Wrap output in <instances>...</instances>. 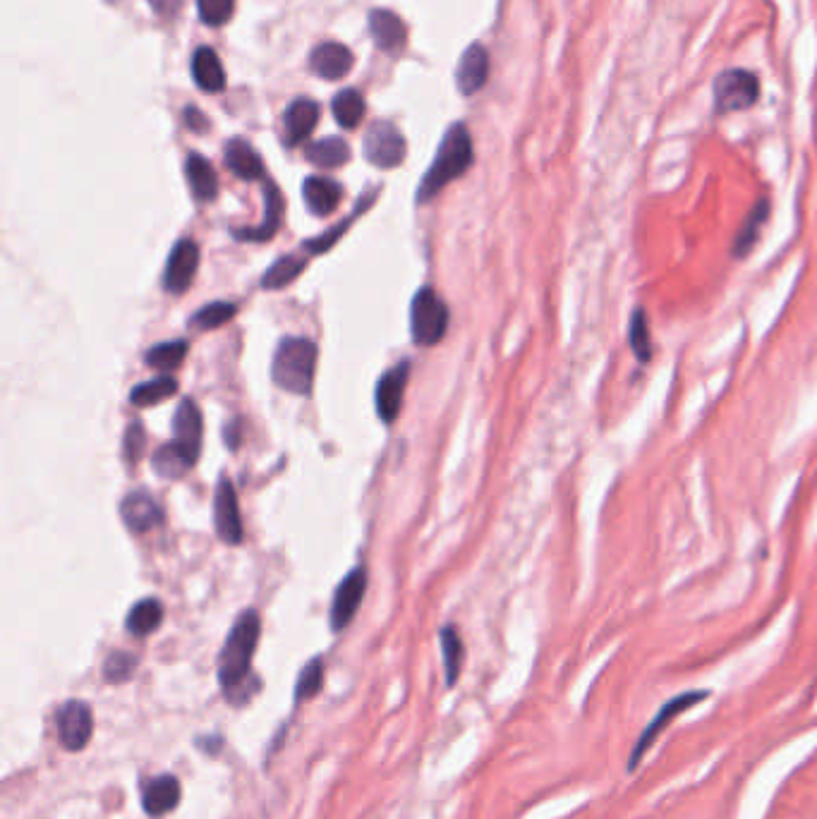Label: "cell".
<instances>
[{"label":"cell","mask_w":817,"mask_h":819,"mask_svg":"<svg viewBox=\"0 0 817 819\" xmlns=\"http://www.w3.org/2000/svg\"><path fill=\"white\" fill-rule=\"evenodd\" d=\"M259 630H262V623H259L257 611H245L228 633V640L219 657V683L228 700L247 702L252 697L245 685L252 676V659L259 642Z\"/></svg>","instance_id":"6da1fadb"},{"label":"cell","mask_w":817,"mask_h":819,"mask_svg":"<svg viewBox=\"0 0 817 819\" xmlns=\"http://www.w3.org/2000/svg\"><path fill=\"white\" fill-rule=\"evenodd\" d=\"M472 159H475V154H472V139L468 127L463 123L453 125L451 130L446 132L444 142H441L437 159H434L425 180H422L417 199H420V202H429V199L444 190L451 180L461 178V175L472 166Z\"/></svg>","instance_id":"7a4b0ae2"},{"label":"cell","mask_w":817,"mask_h":819,"mask_svg":"<svg viewBox=\"0 0 817 819\" xmlns=\"http://www.w3.org/2000/svg\"><path fill=\"white\" fill-rule=\"evenodd\" d=\"M314 369H317V348L307 338H286L276 348L271 376L276 386L295 396H310Z\"/></svg>","instance_id":"3957f363"},{"label":"cell","mask_w":817,"mask_h":819,"mask_svg":"<svg viewBox=\"0 0 817 819\" xmlns=\"http://www.w3.org/2000/svg\"><path fill=\"white\" fill-rule=\"evenodd\" d=\"M714 111L741 113L760 101V77L750 70H724L712 84Z\"/></svg>","instance_id":"277c9868"},{"label":"cell","mask_w":817,"mask_h":819,"mask_svg":"<svg viewBox=\"0 0 817 819\" xmlns=\"http://www.w3.org/2000/svg\"><path fill=\"white\" fill-rule=\"evenodd\" d=\"M449 326L446 302L432 288L417 290L410 307V331L417 345H437Z\"/></svg>","instance_id":"5b68a950"},{"label":"cell","mask_w":817,"mask_h":819,"mask_svg":"<svg viewBox=\"0 0 817 819\" xmlns=\"http://www.w3.org/2000/svg\"><path fill=\"white\" fill-rule=\"evenodd\" d=\"M707 697H710V693H705V690H691V693L676 695L674 700H669L667 705L659 709V712L655 714V719H652L650 724L645 726L643 736L635 740L633 752H631V760H628V769H631V772H635V769H638L640 760H643V757L647 755V750H650L652 745H655V740H657L659 736H662L664 731H667L671 721H674L676 717H681L683 712H688V709L698 705V702L707 700Z\"/></svg>","instance_id":"8992f818"},{"label":"cell","mask_w":817,"mask_h":819,"mask_svg":"<svg viewBox=\"0 0 817 819\" xmlns=\"http://www.w3.org/2000/svg\"><path fill=\"white\" fill-rule=\"evenodd\" d=\"M58 740L65 750L80 752L94 736V714L87 702L70 700L56 712Z\"/></svg>","instance_id":"52a82bcc"},{"label":"cell","mask_w":817,"mask_h":819,"mask_svg":"<svg viewBox=\"0 0 817 819\" xmlns=\"http://www.w3.org/2000/svg\"><path fill=\"white\" fill-rule=\"evenodd\" d=\"M365 156L372 166L391 171V168L401 166L405 159V137L393 123L377 120L374 125H369L365 135Z\"/></svg>","instance_id":"ba28073f"},{"label":"cell","mask_w":817,"mask_h":819,"mask_svg":"<svg viewBox=\"0 0 817 819\" xmlns=\"http://www.w3.org/2000/svg\"><path fill=\"white\" fill-rule=\"evenodd\" d=\"M367 590V573L362 568L350 570V573L343 578L341 585L334 594V604H331V628L343 630L350 626L357 609H360L362 597H365Z\"/></svg>","instance_id":"9c48e42d"},{"label":"cell","mask_w":817,"mask_h":819,"mask_svg":"<svg viewBox=\"0 0 817 819\" xmlns=\"http://www.w3.org/2000/svg\"><path fill=\"white\" fill-rule=\"evenodd\" d=\"M199 266V247L192 240H180L168 257L166 271H163V288L171 295H183L195 281Z\"/></svg>","instance_id":"30bf717a"},{"label":"cell","mask_w":817,"mask_h":819,"mask_svg":"<svg viewBox=\"0 0 817 819\" xmlns=\"http://www.w3.org/2000/svg\"><path fill=\"white\" fill-rule=\"evenodd\" d=\"M214 523L216 532L226 544H240L242 539V520L238 508V494L228 479H221L216 487L214 499Z\"/></svg>","instance_id":"8fae6325"},{"label":"cell","mask_w":817,"mask_h":819,"mask_svg":"<svg viewBox=\"0 0 817 819\" xmlns=\"http://www.w3.org/2000/svg\"><path fill=\"white\" fill-rule=\"evenodd\" d=\"M408 362L396 364L391 372H386L379 379L377 393H374V403H377V412L384 422H393L401 412L403 403V391H405V381H408Z\"/></svg>","instance_id":"7c38bea8"},{"label":"cell","mask_w":817,"mask_h":819,"mask_svg":"<svg viewBox=\"0 0 817 819\" xmlns=\"http://www.w3.org/2000/svg\"><path fill=\"white\" fill-rule=\"evenodd\" d=\"M180 798H183V788H180V781L171 774H163L151 779L147 788L142 793V805L144 812L149 817H166L168 812H173L178 808Z\"/></svg>","instance_id":"4fadbf2b"},{"label":"cell","mask_w":817,"mask_h":819,"mask_svg":"<svg viewBox=\"0 0 817 819\" xmlns=\"http://www.w3.org/2000/svg\"><path fill=\"white\" fill-rule=\"evenodd\" d=\"M120 515H123V523L127 525V530L135 532V535H142V532L151 530V527L161 525L163 520L159 503L151 499L149 494H144V491H132V494H127L123 506H120Z\"/></svg>","instance_id":"5bb4252c"},{"label":"cell","mask_w":817,"mask_h":819,"mask_svg":"<svg viewBox=\"0 0 817 819\" xmlns=\"http://www.w3.org/2000/svg\"><path fill=\"white\" fill-rule=\"evenodd\" d=\"M310 68L322 80H341L353 68V53H350L348 46L326 41V44H319L312 51Z\"/></svg>","instance_id":"9a60e30c"},{"label":"cell","mask_w":817,"mask_h":819,"mask_svg":"<svg viewBox=\"0 0 817 819\" xmlns=\"http://www.w3.org/2000/svg\"><path fill=\"white\" fill-rule=\"evenodd\" d=\"M175 444L190 455L192 463H197L199 448H202V412L192 400H183L173 420Z\"/></svg>","instance_id":"2e32d148"},{"label":"cell","mask_w":817,"mask_h":819,"mask_svg":"<svg viewBox=\"0 0 817 819\" xmlns=\"http://www.w3.org/2000/svg\"><path fill=\"white\" fill-rule=\"evenodd\" d=\"M283 197L278 192L276 185L266 182L264 185V221L262 226L257 228H238L235 230V238L247 240V242H266L276 235V230L281 228L283 221Z\"/></svg>","instance_id":"e0dca14e"},{"label":"cell","mask_w":817,"mask_h":819,"mask_svg":"<svg viewBox=\"0 0 817 819\" xmlns=\"http://www.w3.org/2000/svg\"><path fill=\"white\" fill-rule=\"evenodd\" d=\"M489 77V53L482 44L468 46L463 53L461 63H458V89L465 96H472L487 84Z\"/></svg>","instance_id":"ac0fdd59"},{"label":"cell","mask_w":817,"mask_h":819,"mask_svg":"<svg viewBox=\"0 0 817 819\" xmlns=\"http://www.w3.org/2000/svg\"><path fill=\"white\" fill-rule=\"evenodd\" d=\"M369 32H372L374 44L386 53H398L405 46V24L391 10L369 12Z\"/></svg>","instance_id":"d6986e66"},{"label":"cell","mask_w":817,"mask_h":819,"mask_svg":"<svg viewBox=\"0 0 817 819\" xmlns=\"http://www.w3.org/2000/svg\"><path fill=\"white\" fill-rule=\"evenodd\" d=\"M302 194H305L307 209H310L314 216H331L338 209V204H341L343 187L338 185L336 180L322 178V175H312V178L305 180Z\"/></svg>","instance_id":"ffe728a7"},{"label":"cell","mask_w":817,"mask_h":819,"mask_svg":"<svg viewBox=\"0 0 817 819\" xmlns=\"http://www.w3.org/2000/svg\"><path fill=\"white\" fill-rule=\"evenodd\" d=\"M319 123V106L312 99H295L286 111V139L290 147H298L312 135Z\"/></svg>","instance_id":"44dd1931"},{"label":"cell","mask_w":817,"mask_h":819,"mask_svg":"<svg viewBox=\"0 0 817 819\" xmlns=\"http://www.w3.org/2000/svg\"><path fill=\"white\" fill-rule=\"evenodd\" d=\"M192 77H195L197 87L209 94H219L226 87V70H223L221 58L207 46L197 48L192 56Z\"/></svg>","instance_id":"7402d4cb"},{"label":"cell","mask_w":817,"mask_h":819,"mask_svg":"<svg viewBox=\"0 0 817 819\" xmlns=\"http://www.w3.org/2000/svg\"><path fill=\"white\" fill-rule=\"evenodd\" d=\"M185 175L199 202H211L219 194V178L211 163L199 154H190L185 161Z\"/></svg>","instance_id":"603a6c76"},{"label":"cell","mask_w":817,"mask_h":819,"mask_svg":"<svg viewBox=\"0 0 817 819\" xmlns=\"http://www.w3.org/2000/svg\"><path fill=\"white\" fill-rule=\"evenodd\" d=\"M226 163L228 168L242 180H259L264 178V163L262 156L254 151L245 139H233L226 147Z\"/></svg>","instance_id":"cb8c5ba5"},{"label":"cell","mask_w":817,"mask_h":819,"mask_svg":"<svg viewBox=\"0 0 817 819\" xmlns=\"http://www.w3.org/2000/svg\"><path fill=\"white\" fill-rule=\"evenodd\" d=\"M767 218H770V202H767V199H762V202H758L753 206V211H750V214L746 216L743 226L738 228V233L734 238V250H731V252H734V257H738V259L748 257V252L753 250L755 242H758V238H760L762 228H765Z\"/></svg>","instance_id":"d4e9b609"},{"label":"cell","mask_w":817,"mask_h":819,"mask_svg":"<svg viewBox=\"0 0 817 819\" xmlns=\"http://www.w3.org/2000/svg\"><path fill=\"white\" fill-rule=\"evenodd\" d=\"M161 621H163V606L159 599H142V602L130 609L125 626L132 635L144 637V635L154 633V630H159Z\"/></svg>","instance_id":"484cf974"},{"label":"cell","mask_w":817,"mask_h":819,"mask_svg":"<svg viewBox=\"0 0 817 819\" xmlns=\"http://www.w3.org/2000/svg\"><path fill=\"white\" fill-rule=\"evenodd\" d=\"M307 159H310L314 166L329 171V168H341L343 163H348L350 149L341 137H326L307 147Z\"/></svg>","instance_id":"4316f807"},{"label":"cell","mask_w":817,"mask_h":819,"mask_svg":"<svg viewBox=\"0 0 817 819\" xmlns=\"http://www.w3.org/2000/svg\"><path fill=\"white\" fill-rule=\"evenodd\" d=\"M331 111H334L338 125L346 127V130H355L362 123V118H365V99H362L360 91L343 89L341 94H336L334 103H331Z\"/></svg>","instance_id":"83f0119b"},{"label":"cell","mask_w":817,"mask_h":819,"mask_svg":"<svg viewBox=\"0 0 817 819\" xmlns=\"http://www.w3.org/2000/svg\"><path fill=\"white\" fill-rule=\"evenodd\" d=\"M441 654H444V669H446V685H456L461 678L463 661H465V647L461 635L453 628L441 630Z\"/></svg>","instance_id":"f1b7e54d"},{"label":"cell","mask_w":817,"mask_h":819,"mask_svg":"<svg viewBox=\"0 0 817 819\" xmlns=\"http://www.w3.org/2000/svg\"><path fill=\"white\" fill-rule=\"evenodd\" d=\"M305 266H307L305 257H300V254H286V257L278 259V262L264 273L262 288H266V290L286 288L288 283H293L295 278L300 276Z\"/></svg>","instance_id":"f546056e"},{"label":"cell","mask_w":817,"mask_h":819,"mask_svg":"<svg viewBox=\"0 0 817 819\" xmlns=\"http://www.w3.org/2000/svg\"><path fill=\"white\" fill-rule=\"evenodd\" d=\"M192 465H195V463L190 460V455H187L183 448L175 444V441H173V444L161 446L154 455V470L159 472L163 479L183 477Z\"/></svg>","instance_id":"4dcf8cb0"},{"label":"cell","mask_w":817,"mask_h":819,"mask_svg":"<svg viewBox=\"0 0 817 819\" xmlns=\"http://www.w3.org/2000/svg\"><path fill=\"white\" fill-rule=\"evenodd\" d=\"M175 391H178V381H175L173 376H159V379H151L147 384H139L132 388L130 400L137 408H147V405L163 403V400L171 398Z\"/></svg>","instance_id":"1f68e13d"},{"label":"cell","mask_w":817,"mask_h":819,"mask_svg":"<svg viewBox=\"0 0 817 819\" xmlns=\"http://www.w3.org/2000/svg\"><path fill=\"white\" fill-rule=\"evenodd\" d=\"M187 355V343L185 341H168L161 345H154V348L147 353V364L149 367L159 369V372L168 374L173 369H178L183 364Z\"/></svg>","instance_id":"d6a6232c"},{"label":"cell","mask_w":817,"mask_h":819,"mask_svg":"<svg viewBox=\"0 0 817 819\" xmlns=\"http://www.w3.org/2000/svg\"><path fill=\"white\" fill-rule=\"evenodd\" d=\"M322 688H324V661L317 657L300 671L298 683H295V702L312 700V697H317L319 693H322Z\"/></svg>","instance_id":"836d02e7"},{"label":"cell","mask_w":817,"mask_h":819,"mask_svg":"<svg viewBox=\"0 0 817 819\" xmlns=\"http://www.w3.org/2000/svg\"><path fill=\"white\" fill-rule=\"evenodd\" d=\"M628 341H631V348L635 357L640 362H647L652 357V336H650V324H647V314L643 309H635L631 326H628Z\"/></svg>","instance_id":"e575fe53"},{"label":"cell","mask_w":817,"mask_h":819,"mask_svg":"<svg viewBox=\"0 0 817 819\" xmlns=\"http://www.w3.org/2000/svg\"><path fill=\"white\" fill-rule=\"evenodd\" d=\"M137 669V659L130 652H113L104 664V678L108 683H125L130 681Z\"/></svg>","instance_id":"d590c367"},{"label":"cell","mask_w":817,"mask_h":819,"mask_svg":"<svg viewBox=\"0 0 817 819\" xmlns=\"http://www.w3.org/2000/svg\"><path fill=\"white\" fill-rule=\"evenodd\" d=\"M235 314V305L231 302H214V305L202 307L195 314V326L197 329H219V326L231 321Z\"/></svg>","instance_id":"8d00e7d4"},{"label":"cell","mask_w":817,"mask_h":819,"mask_svg":"<svg viewBox=\"0 0 817 819\" xmlns=\"http://www.w3.org/2000/svg\"><path fill=\"white\" fill-rule=\"evenodd\" d=\"M197 8L204 24H209V27H221V24L231 20L235 0H199Z\"/></svg>","instance_id":"74e56055"},{"label":"cell","mask_w":817,"mask_h":819,"mask_svg":"<svg viewBox=\"0 0 817 819\" xmlns=\"http://www.w3.org/2000/svg\"><path fill=\"white\" fill-rule=\"evenodd\" d=\"M142 451H144V429L142 424L135 422L127 427L125 432V458L127 463H137L139 458H142Z\"/></svg>","instance_id":"f35d334b"},{"label":"cell","mask_w":817,"mask_h":819,"mask_svg":"<svg viewBox=\"0 0 817 819\" xmlns=\"http://www.w3.org/2000/svg\"><path fill=\"white\" fill-rule=\"evenodd\" d=\"M185 120H187V125L195 127V130H204V127H207V120H204L202 115H199L197 108H187V111H185Z\"/></svg>","instance_id":"ab89813d"}]
</instances>
